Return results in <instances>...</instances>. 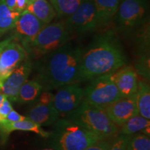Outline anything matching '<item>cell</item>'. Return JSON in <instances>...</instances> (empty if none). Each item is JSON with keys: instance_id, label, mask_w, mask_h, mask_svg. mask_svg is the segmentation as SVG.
Segmentation results:
<instances>
[{"instance_id": "11", "label": "cell", "mask_w": 150, "mask_h": 150, "mask_svg": "<svg viewBox=\"0 0 150 150\" xmlns=\"http://www.w3.org/2000/svg\"><path fill=\"white\" fill-rule=\"evenodd\" d=\"M28 57L25 48L15 40L2 49L0 52V88L13 71Z\"/></svg>"}, {"instance_id": "28", "label": "cell", "mask_w": 150, "mask_h": 150, "mask_svg": "<svg viewBox=\"0 0 150 150\" xmlns=\"http://www.w3.org/2000/svg\"><path fill=\"white\" fill-rule=\"evenodd\" d=\"M13 109V108L12 104H11L10 101L8 100V99L6 97L4 100L1 106H0V118H1V120L6 119L7 115Z\"/></svg>"}, {"instance_id": "8", "label": "cell", "mask_w": 150, "mask_h": 150, "mask_svg": "<svg viewBox=\"0 0 150 150\" xmlns=\"http://www.w3.org/2000/svg\"><path fill=\"white\" fill-rule=\"evenodd\" d=\"M64 20L72 35L87 34L101 27L98 15L92 0H83L76 11Z\"/></svg>"}, {"instance_id": "6", "label": "cell", "mask_w": 150, "mask_h": 150, "mask_svg": "<svg viewBox=\"0 0 150 150\" xmlns=\"http://www.w3.org/2000/svg\"><path fill=\"white\" fill-rule=\"evenodd\" d=\"M122 97L117 86L110 77V74L99 76L91 80L84 90V102L103 108Z\"/></svg>"}, {"instance_id": "25", "label": "cell", "mask_w": 150, "mask_h": 150, "mask_svg": "<svg viewBox=\"0 0 150 150\" xmlns=\"http://www.w3.org/2000/svg\"><path fill=\"white\" fill-rule=\"evenodd\" d=\"M130 136L119 134L117 136L112 138L108 150H126L127 142Z\"/></svg>"}, {"instance_id": "33", "label": "cell", "mask_w": 150, "mask_h": 150, "mask_svg": "<svg viewBox=\"0 0 150 150\" xmlns=\"http://www.w3.org/2000/svg\"><path fill=\"white\" fill-rule=\"evenodd\" d=\"M0 120H1V118H0Z\"/></svg>"}, {"instance_id": "9", "label": "cell", "mask_w": 150, "mask_h": 150, "mask_svg": "<svg viewBox=\"0 0 150 150\" xmlns=\"http://www.w3.org/2000/svg\"><path fill=\"white\" fill-rule=\"evenodd\" d=\"M53 97L50 91H42L30 108L27 117L40 126L54 125L60 115L54 106Z\"/></svg>"}, {"instance_id": "27", "label": "cell", "mask_w": 150, "mask_h": 150, "mask_svg": "<svg viewBox=\"0 0 150 150\" xmlns=\"http://www.w3.org/2000/svg\"><path fill=\"white\" fill-rule=\"evenodd\" d=\"M112 138L99 140L95 143L92 144L83 150H108L109 149Z\"/></svg>"}, {"instance_id": "16", "label": "cell", "mask_w": 150, "mask_h": 150, "mask_svg": "<svg viewBox=\"0 0 150 150\" xmlns=\"http://www.w3.org/2000/svg\"><path fill=\"white\" fill-rule=\"evenodd\" d=\"M110 77L117 86L122 97L136 94L138 79L136 70L131 65H124L110 74Z\"/></svg>"}, {"instance_id": "26", "label": "cell", "mask_w": 150, "mask_h": 150, "mask_svg": "<svg viewBox=\"0 0 150 150\" xmlns=\"http://www.w3.org/2000/svg\"><path fill=\"white\" fill-rule=\"evenodd\" d=\"M4 1L11 10L21 13L27 9L31 0H4Z\"/></svg>"}, {"instance_id": "7", "label": "cell", "mask_w": 150, "mask_h": 150, "mask_svg": "<svg viewBox=\"0 0 150 150\" xmlns=\"http://www.w3.org/2000/svg\"><path fill=\"white\" fill-rule=\"evenodd\" d=\"M148 13L147 0H120L114 19L120 29L127 31L145 23Z\"/></svg>"}, {"instance_id": "18", "label": "cell", "mask_w": 150, "mask_h": 150, "mask_svg": "<svg viewBox=\"0 0 150 150\" xmlns=\"http://www.w3.org/2000/svg\"><path fill=\"white\" fill-rule=\"evenodd\" d=\"M98 15L101 27L108 25L117 13L120 0H92Z\"/></svg>"}, {"instance_id": "13", "label": "cell", "mask_w": 150, "mask_h": 150, "mask_svg": "<svg viewBox=\"0 0 150 150\" xmlns=\"http://www.w3.org/2000/svg\"><path fill=\"white\" fill-rule=\"evenodd\" d=\"M33 69V63L29 58L22 62L9 75L0 88V92L5 95L10 102H16L21 86L28 80Z\"/></svg>"}, {"instance_id": "17", "label": "cell", "mask_w": 150, "mask_h": 150, "mask_svg": "<svg viewBox=\"0 0 150 150\" xmlns=\"http://www.w3.org/2000/svg\"><path fill=\"white\" fill-rule=\"evenodd\" d=\"M26 10L45 24L51 23L56 17L55 9L50 0H31Z\"/></svg>"}, {"instance_id": "10", "label": "cell", "mask_w": 150, "mask_h": 150, "mask_svg": "<svg viewBox=\"0 0 150 150\" xmlns=\"http://www.w3.org/2000/svg\"><path fill=\"white\" fill-rule=\"evenodd\" d=\"M84 98V89L79 83L66 85L58 88L54 95L53 104L62 117L66 116L74 110Z\"/></svg>"}, {"instance_id": "2", "label": "cell", "mask_w": 150, "mask_h": 150, "mask_svg": "<svg viewBox=\"0 0 150 150\" xmlns=\"http://www.w3.org/2000/svg\"><path fill=\"white\" fill-rule=\"evenodd\" d=\"M127 63L123 47L112 30L99 34L83 50L80 60L81 81L111 74Z\"/></svg>"}, {"instance_id": "21", "label": "cell", "mask_w": 150, "mask_h": 150, "mask_svg": "<svg viewBox=\"0 0 150 150\" xmlns=\"http://www.w3.org/2000/svg\"><path fill=\"white\" fill-rule=\"evenodd\" d=\"M20 13L11 10L4 0H0V38L13 29Z\"/></svg>"}, {"instance_id": "5", "label": "cell", "mask_w": 150, "mask_h": 150, "mask_svg": "<svg viewBox=\"0 0 150 150\" xmlns=\"http://www.w3.org/2000/svg\"><path fill=\"white\" fill-rule=\"evenodd\" d=\"M72 37L64 20L45 24L30 43L27 51L29 55L38 59L65 45Z\"/></svg>"}, {"instance_id": "14", "label": "cell", "mask_w": 150, "mask_h": 150, "mask_svg": "<svg viewBox=\"0 0 150 150\" xmlns=\"http://www.w3.org/2000/svg\"><path fill=\"white\" fill-rule=\"evenodd\" d=\"M104 110L115 125L122 126L129 118L138 114L136 94L121 97L105 108Z\"/></svg>"}, {"instance_id": "12", "label": "cell", "mask_w": 150, "mask_h": 150, "mask_svg": "<svg viewBox=\"0 0 150 150\" xmlns=\"http://www.w3.org/2000/svg\"><path fill=\"white\" fill-rule=\"evenodd\" d=\"M45 25L34 15L25 10L21 13L15 24L13 34L15 40L27 49L39 31Z\"/></svg>"}, {"instance_id": "29", "label": "cell", "mask_w": 150, "mask_h": 150, "mask_svg": "<svg viewBox=\"0 0 150 150\" xmlns=\"http://www.w3.org/2000/svg\"><path fill=\"white\" fill-rule=\"evenodd\" d=\"M27 117L20 115V114H19L18 112L13 109L10 112H9L8 115H7L6 119L11 122H18L25 120Z\"/></svg>"}, {"instance_id": "22", "label": "cell", "mask_w": 150, "mask_h": 150, "mask_svg": "<svg viewBox=\"0 0 150 150\" xmlns=\"http://www.w3.org/2000/svg\"><path fill=\"white\" fill-rule=\"evenodd\" d=\"M149 126V120L146 119L138 114L129 118L126 122L122 125L120 130H119V134L131 136L142 131Z\"/></svg>"}, {"instance_id": "1", "label": "cell", "mask_w": 150, "mask_h": 150, "mask_svg": "<svg viewBox=\"0 0 150 150\" xmlns=\"http://www.w3.org/2000/svg\"><path fill=\"white\" fill-rule=\"evenodd\" d=\"M81 48L67 42L65 45L38 59L35 76L43 91H51L70 84L81 82L80 60Z\"/></svg>"}, {"instance_id": "3", "label": "cell", "mask_w": 150, "mask_h": 150, "mask_svg": "<svg viewBox=\"0 0 150 150\" xmlns=\"http://www.w3.org/2000/svg\"><path fill=\"white\" fill-rule=\"evenodd\" d=\"M50 145L54 150H83L99 140L106 139L68 118H59L54 124Z\"/></svg>"}, {"instance_id": "4", "label": "cell", "mask_w": 150, "mask_h": 150, "mask_svg": "<svg viewBox=\"0 0 150 150\" xmlns=\"http://www.w3.org/2000/svg\"><path fill=\"white\" fill-rule=\"evenodd\" d=\"M65 117L106 139L113 138L119 134V127L110 120L104 109L88 104L84 101Z\"/></svg>"}, {"instance_id": "23", "label": "cell", "mask_w": 150, "mask_h": 150, "mask_svg": "<svg viewBox=\"0 0 150 150\" xmlns=\"http://www.w3.org/2000/svg\"><path fill=\"white\" fill-rule=\"evenodd\" d=\"M83 0H50L56 13V17L65 19L76 11Z\"/></svg>"}, {"instance_id": "31", "label": "cell", "mask_w": 150, "mask_h": 150, "mask_svg": "<svg viewBox=\"0 0 150 150\" xmlns=\"http://www.w3.org/2000/svg\"><path fill=\"white\" fill-rule=\"evenodd\" d=\"M5 98H6V97L2 93L0 92V106H1V104H2V102H4V100Z\"/></svg>"}, {"instance_id": "30", "label": "cell", "mask_w": 150, "mask_h": 150, "mask_svg": "<svg viewBox=\"0 0 150 150\" xmlns=\"http://www.w3.org/2000/svg\"><path fill=\"white\" fill-rule=\"evenodd\" d=\"M13 40H15L14 36L13 35H11V36H9L8 38H7L4 39V40H0V52H1V50H2V49L7 44H8L11 41Z\"/></svg>"}, {"instance_id": "19", "label": "cell", "mask_w": 150, "mask_h": 150, "mask_svg": "<svg viewBox=\"0 0 150 150\" xmlns=\"http://www.w3.org/2000/svg\"><path fill=\"white\" fill-rule=\"evenodd\" d=\"M42 91V87L37 81L27 80L19 91L16 102L21 104L32 103L36 100Z\"/></svg>"}, {"instance_id": "15", "label": "cell", "mask_w": 150, "mask_h": 150, "mask_svg": "<svg viewBox=\"0 0 150 150\" xmlns=\"http://www.w3.org/2000/svg\"><path fill=\"white\" fill-rule=\"evenodd\" d=\"M16 131H31L38 134L42 138H49L51 131L44 130L40 125L27 117L25 120L18 122H11L6 119L0 120V146L4 147L8 140L10 134Z\"/></svg>"}, {"instance_id": "32", "label": "cell", "mask_w": 150, "mask_h": 150, "mask_svg": "<svg viewBox=\"0 0 150 150\" xmlns=\"http://www.w3.org/2000/svg\"><path fill=\"white\" fill-rule=\"evenodd\" d=\"M42 150H54V149H52V148H46V149H43Z\"/></svg>"}, {"instance_id": "24", "label": "cell", "mask_w": 150, "mask_h": 150, "mask_svg": "<svg viewBox=\"0 0 150 150\" xmlns=\"http://www.w3.org/2000/svg\"><path fill=\"white\" fill-rule=\"evenodd\" d=\"M126 150H150L149 136L140 132L131 135Z\"/></svg>"}, {"instance_id": "20", "label": "cell", "mask_w": 150, "mask_h": 150, "mask_svg": "<svg viewBox=\"0 0 150 150\" xmlns=\"http://www.w3.org/2000/svg\"><path fill=\"white\" fill-rule=\"evenodd\" d=\"M138 114L146 119H150V86L144 81H138L136 93Z\"/></svg>"}]
</instances>
